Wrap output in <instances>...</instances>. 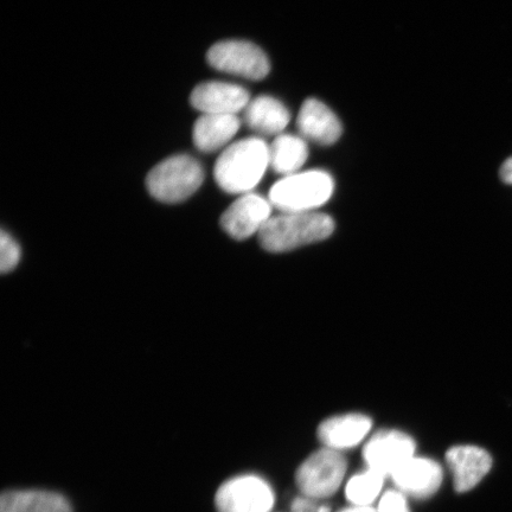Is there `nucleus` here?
<instances>
[{
    "mask_svg": "<svg viewBox=\"0 0 512 512\" xmlns=\"http://www.w3.org/2000/svg\"><path fill=\"white\" fill-rule=\"evenodd\" d=\"M270 168V146L264 139L252 137L229 145L217 158L214 177L228 194L246 195L264 178Z\"/></svg>",
    "mask_w": 512,
    "mask_h": 512,
    "instance_id": "nucleus-1",
    "label": "nucleus"
},
{
    "mask_svg": "<svg viewBox=\"0 0 512 512\" xmlns=\"http://www.w3.org/2000/svg\"><path fill=\"white\" fill-rule=\"evenodd\" d=\"M335 227L331 216L317 211L280 213L268 220L258 236L265 251L286 253L328 239Z\"/></svg>",
    "mask_w": 512,
    "mask_h": 512,
    "instance_id": "nucleus-2",
    "label": "nucleus"
},
{
    "mask_svg": "<svg viewBox=\"0 0 512 512\" xmlns=\"http://www.w3.org/2000/svg\"><path fill=\"white\" fill-rule=\"evenodd\" d=\"M334 190L335 181L328 172L309 170L281 178L268 200L280 213H311L328 203Z\"/></svg>",
    "mask_w": 512,
    "mask_h": 512,
    "instance_id": "nucleus-3",
    "label": "nucleus"
},
{
    "mask_svg": "<svg viewBox=\"0 0 512 512\" xmlns=\"http://www.w3.org/2000/svg\"><path fill=\"white\" fill-rule=\"evenodd\" d=\"M204 170L200 162L188 155L163 160L146 177V188L157 201L176 204L187 201L201 188Z\"/></svg>",
    "mask_w": 512,
    "mask_h": 512,
    "instance_id": "nucleus-4",
    "label": "nucleus"
},
{
    "mask_svg": "<svg viewBox=\"0 0 512 512\" xmlns=\"http://www.w3.org/2000/svg\"><path fill=\"white\" fill-rule=\"evenodd\" d=\"M347 467V460L341 452L324 447L299 466L296 475L298 489L303 496L317 501L329 498L341 488Z\"/></svg>",
    "mask_w": 512,
    "mask_h": 512,
    "instance_id": "nucleus-5",
    "label": "nucleus"
},
{
    "mask_svg": "<svg viewBox=\"0 0 512 512\" xmlns=\"http://www.w3.org/2000/svg\"><path fill=\"white\" fill-rule=\"evenodd\" d=\"M207 61L219 72L252 81L265 79L271 72V63L264 51L246 41L214 44L208 51Z\"/></svg>",
    "mask_w": 512,
    "mask_h": 512,
    "instance_id": "nucleus-6",
    "label": "nucleus"
},
{
    "mask_svg": "<svg viewBox=\"0 0 512 512\" xmlns=\"http://www.w3.org/2000/svg\"><path fill=\"white\" fill-rule=\"evenodd\" d=\"M215 503L219 512H270L274 505V492L265 479L240 476L221 486Z\"/></svg>",
    "mask_w": 512,
    "mask_h": 512,
    "instance_id": "nucleus-7",
    "label": "nucleus"
},
{
    "mask_svg": "<svg viewBox=\"0 0 512 512\" xmlns=\"http://www.w3.org/2000/svg\"><path fill=\"white\" fill-rule=\"evenodd\" d=\"M416 444L411 435L398 430H382L371 435L363 448L368 469L390 477L415 457Z\"/></svg>",
    "mask_w": 512,
    "mask_h": 512,
    "instance_id": "nucleus-8",
    "label": "nucleus"
},
{
    "mask_svg": "<svg viewBox=\"0 0 512 512\" xmlns=\"http://www.w3.org/2000/svg\"><path fill=\"white\" fill-rule=\"evenodd\" d=\"M272 204L270 200L260 195H242L221 216V227L230 238L246 240L259 234L265 224L272 217Z\"/></svg>",
    "mask_w": 512,
    "mask_h": 512,
    "instance_id": "nucleus-9",
    "label": "nucleus"
},
{
    "mask_svg": "<svg viewBox=\"0 0 512 512\" xmlns=\"http://www.w3.org/2000/svg\"><path fill=\"white\" fill-rule=\"evenodd\" d=\"M190 102L203 114L236 115L246 110L251 98L243 87L211 81L198 85L191 93Z\"/></svg>",
    "mask_w": 512,
    "mask_h": 512,
    "instance_id": "nucleus-10",
    "label": "nucleus"
},
{
    "mask_svg": "<svg viewBox=\"0 0 512 512\" xmlns=\"http://www.w3.org/2000/svg\"><path fill=\"white\" fill-rule=\"evenodd\" d=\"M390 478L396 490L406 497L427 499L437 494L443 484L444 471L430 458L413 457Z\"/></svg>",
    "mask_w": 512,
    "mask_h": 512,
    "instance_id": "nucleus-11",
    "label": "nucleus"
},
{
    "mask_svg": "<svg viewBox=\"0 0 512 512\" xmlns=\"http://www.w3.org/2000/svg\"><path fill=\"white\" fill-rule=\"evenodd\" d=\"M446 462L452 473L454 489L458 492L476 488L492 466L490 453L473 445L450 448L446 453Z\"/></svg>",
    "mask_w": 512,
    "mask_h": 512,
    "instance_id": "nucleus-12",
    "label": "nucleus"
},
{
    "mask_svg": "<svg viewBox=\"0 0 512 512\" xmlns=\"http://www.w3.org/2000/svg\"><path fill=\"white\" fill-rule=\"evenodd\" d=\"M371 427L373 421L364 414L332 416L320 424L318 438L324 447L341 452L360 445L368 437Z\"/></svg>",
    "mask_w": 512,
    "mask_h": 512,
    "instance_id": "nucleus-13",
    "label": "nucleus"
},
{
    "mask_svg": "<svg viewBox=\"0 0 512 512\" xmlns=\"http://www.w3.org/2000/svg\"><path fill=\"white\" fill-rule=\"evenodd\" d=\"M297 126L300 137L310 142L329 146L342 136V124L328 106L317 99H307L300 108Z\"/></svg>",
    "mask_w": 512,
    "mask_h": 512,
    "instance_id": "nucleus-14",
    "label": "nucleus"
},
{
    "mask_svg": "<svg viewBox=\"0 0 512 512\" xmlns=\"http://www.w3.org/2000/svg\"><path fill=\"white\" fill-rule=\"evenodd\" d=\"M240 127L238 115L203 114L196 120L192 139L198 150L215 152L226 146Z\"/></svg>",
    "mask_w": 512,
    "mask_h": 512,
    "instance_id": "nucleus-15",
    "label": "nucleus"
},
{
    "mask_svg": "<svg viewBox=\"0 0 512 512\" xmlns=\"http://www.w3.org/2000/svg\"><path fill=\"white\" fill-rule=\"evenodd\" d=\"M290 120L291 113L283 102L268 95L252 100L245 110L246 125L264 136H280Z\"/></svg>",
    "mask_w": 512,
    "mask_h": 512,
    "instance_id": "nucleus-16",
    "label": "nucleus"
},
{
    "mask_svg": "<svg viewBox=\"0 0 512 512\" xmlns=\"http://www.w3.org/2000/svg\"><path fill=\"white\" fill-rule=\"evenodd\" d=\"M0 512H72V508L54 492L9 491L2 497Z\"/></svg>",
    "mask_w": 512,
    "mask_h": 512,
    "instance_id": "nucleus-17",
    "label": "nucleus"
},
{
    "mask_svg": "<svg viewBox=\"0 0 512 512\" xmlns=\"http://www.w3.org/2000/svg\"><path fill=\"white\" fill-rule=\"evenodd\" d=\"M309 158V146L303 137L280 134L270 146V168L279 175L297 174Z\"/></svg>",
    "mask_w": 512,
    "mask_h": 512,
    "instance_id": "nucleus-18",
    "label": "nucleus"
},
{
    "mask_svg": "<svg viewBox=\"0 0 512 512\" xmlns=\"http://www.w3.org/2000/svg\"><path fill=\"white\" fill-rule=\"evenodd\" d=\"M384 479L381 473L367 469L349 480L345 496L354 507H371L380 497Z\"/></svg>",
    "mask_w": 512,
    "mask_h": 512,
    "instance_id": "nucleus-19",
    "label": "nucleus"
},
{
    "mask_svg": "<svg viewBox=\"0 0 512 512\" xmlns=\"http://www.w3.org/2000/svg\"><path fill=\"white\" fill-rule=\"evenodd\" d=\"M21 247L9 233L2 230L0 234V271L3 274L15 270L21 261Z\"/></svg>",
    "mask_w": 512,
    "mask_h": 512,
    "instance_id": "nucleus-20",
    "label": "nucleus"
},
{
    "mask_svg": "<svg viewBox=\"0 0 512 512\" xmlns=\"http://www.w3.org/2000/svg\"><path fill=\"white\" fill-rule=\"evenodd\" d=\"M377 512H411L406 501V496L398 490L387 491L383 494Z\"/></svg>",
    "mask_w": 512,
    "mask_h": 512,
    "instance_id": "nucleus-21",
    "label": "nucleus"
},
{
    "mask_svg": "<svg viewBox=\"0 0 512 512\" xmlns=\"http://www.w3.org/2000/svg\"><path fill=\"white\" fill-rule=\"evenodd\" d=\"M317 499L299 497L292 503L291 512H331L328 505L318 503Z\"/></svg>",
    "mask_w": 512,
    "mask_h": 512,
    "instance_id": "nucleus-22",
    "label": "nucleus"
},
{
    "mask_svg": "<svg viewBox=\"0 0 512 512\" xmlns=\"http://www.w3.org/2000/svg\"><path fill=\"white\" fill-rule=\"evenodd\" d=\"M501 178L503 182L512 184V157L507 160L501 169Z\"/></svg>",
    "mask_w": 512,
    "mask_h": 512,
    "instance_id": "nucleus-23",
    "label": "nucleus"
},
{
    "mask_svg": "<svg viewBox=\"0 0 512 512\" xmlns=\"http://www.w3.org/2000/svg\"><path fill=\"white\" fill-rule=\"evenodd\" d=\"M339 512H377V511H376V509L371 508V507H354V505H352V507L343 509Z\"/></svg>",
    "mask_w": 512,
    "mask_h": 512,
    "instance_id": "nucleus-24",
    "label": "nucleus"
}]
</instances>
